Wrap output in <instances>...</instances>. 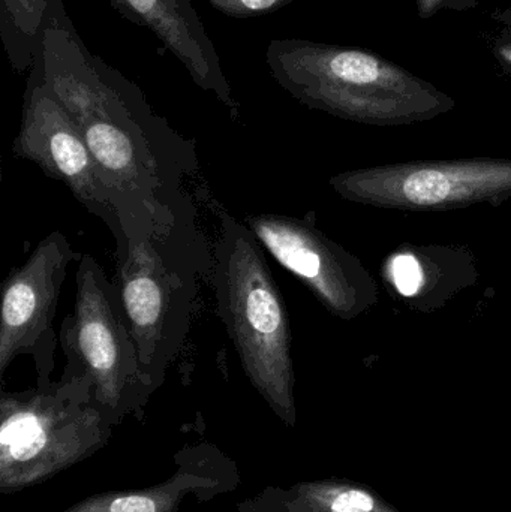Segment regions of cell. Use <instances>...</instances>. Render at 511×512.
<instances>
[{
    "label": "cell",
    "mask_w": 511,
    "mask_h": 512,
    "mask_svg": "<svg viewBox=\"0 0 511 512\" xmlns=\"http://www.w3.org/2000/svg\"><path fill=\"white\" fill-rule=\"evenodd\" d=\"M45 80L80 129L111 197L116 243L150 233L191 198L195 144L150 107L143 90L90 53L66 12L51 0L38 54Z\"/></svg>",
    "instance_id": "obj_1"
},
{
    "label": "cell",
    "mask_w": 511,
    "mask_h": 512,
    "mask_svg": "<svg viewBox=\"0 0 511 512\" xmlns=\"http://www.w3.org/2000/svg\"><path fill=\"white\" fill-rule=\"evenodd\" d=\"M120 300L152 391L182 351L191 325L198 280L213 256L189 200L150 233L116 243Z\"/></svg>",
    "instance_id": "obj_2"
},
{
    "label": "cell",
    "mask_w": 511,
    "mask_h": 512,
    "mask_svg": "<svg viewBox=\"0 0 511 512\" xmlns=\"http://www.w3.org/2000/svg\"><path fill=\"white\" fill-rule=\"evenodd\" d=\"M266 62L276 83L306 107L365 125L425 122L452 110L431 84L368 51L305 39H273Z\"/></svg>",
    "instance_id": "obj_3"
},
{
    "label": "cell",
    "mask_w": 511,
    "mask_h": 512,
    "mask_svg": "<svg viewBox=\"0 0 511 512\" xmlns=\"http://www.w3.org/2000/svg\"><path fill=\"white\" fill-rule=\"evenodd\" d=\"M263 251L245 222L219 213L212 270L219 316L252 387L293 427L296 378L290 313Z\"/></svg>",
    "instance_id": "obj_4"
},
{
    "label": "cell",
    "mask_w": 511,
    "mask_h": 512,
    "mask_svg": "<svg viewBox=\"0 0 511 512\" xmlns=\"http://www.w3.org/2000/svg\"><path fill=\"white\" fill-rule=\"evenodd\" d=\"M0 489L15 492L86 456L107 415L93 402L92 384L63 376L57 384L0 397Z\"/></svg>",
    "instance_id": "obj_5"
},
{
    "label": "cell",
    "mask_w": 511,
    "mask_h": 512,
    "mask_svg": "<svg viewBox=\"0 0 511 512\" xmlns=\"http://www.w3.org/2000/svg\"><path fill=\"white\" fill-rule=\"evenodd\" d=\"M75 283L74 312L60 325L59 342L66 357L63 376L87 379L99 409L107 417L119 414L152 391L141 372L119 289L87 254L78 258Z\"/></svg>",
    "instance_id": "obj_6"
},
{
    "label": "cell",
    "mask_w": 511,
    "mask_h": 512,
    "mask_svg": "<svg viewBox=\"0 0 511 512\" xmlns=\"http://www.w3.org/2000/svg\"><path fill=\"white\" fill-rule=\"evenodd\" d=\"M330 188L351 203L380 209L443 212L511 198V159L416 161L345 171Z\"/></svg>",
    "instance_id": "obj_7"
},
{
    "label": "cell",
    "mask_w": 511,
    "mask_h": 512,
    "mask_svg": "<svg viewBox=\"0 0 511 512\" xmlns=\"http://www.w3.org/2000/svg\"><path fill=\"white\" fill-rule=\"evenodd\" d=\"M245 224L261 246L302 280L336 318H359L380 300V288L368 268L314 222L263 213L248 216Z\"/></svg>",
    "instance_id": "obj_8"
},
{
    "label": "cell",
    "mask_w": 511,
    "mask_h": 512,
    "mask_svg": "<svg viewBox=\"0 0 511 512\" xmlns=\"http://www.w3.org/2000/svg\"><path fill=\"white\" fill-rule=\"evenodd\" d=\"M12 152L65 185L87 212L98 216L117 236L119 219L98 165L80 129L48 86L38 56L27 75L20 131Z\"/></svg>",
    "instance_id": "obj_9"
},
{
    "label": "cell",
    "mask_w": 511,
    "mask_h": 512,
    "mask_svg": "<svg viewBox=\"0 0 511 512\" xmlns=\"http://www.w3.org/2000/svg\"><path fill=\"white\" fill-rule=\"evenodd\" d=\"M81 254L65 234L53 231L41 240L21 267L11 270L0 304V376L12 361L30 355L38 385H48L59 336L54 331L57 304L69 264Z\"/></svg>",
    "instance_id": "obj_10"
},
{
    "label": "cell",
    "mask_w": 511,
    "mask_h": 512,
    "mask_svg": "<svg viewBox=\"0 0 511 512\" xmlns=\"http://www.w3.org/2000/svg\"><path fill=\"white\" fill-rule=\"evenodd\" d=\"M122 17L149 29L185 66L200 89L212 93L231 117H239L230 81L222 71L215 44L191 0H110Z\"/></svg>",
    "instance_id": "obj_11"
},
{
    "label": "cell",
    "mask_w": 511,
    "mask_h": 512,
    "mask_svg": "<svg viewBox=\"0 0 511 512\" xmlns=\"http://www.w3.org/2000/svg\"><path fill=\"white\" fill-rule=\"evenodd\" d=\"M384 277L405 303L432 312L476 282V259L461 246L402 245L386 259Z\"/></svg>",
    "instance_id": "obj_12"
},
{
    "label": "cell",
    "mask_w": 511,
    "mask_h": 512,
    "mask_svg": "<svg viewBox=\"0 0 511 512\" xmlns=\"http://www.w3.org/2000/svg\"><path fill=\"white\" fill-rule=\"evenodd\" d=\"M288 512H401L380 493L354 481H308L297 484L288 493Z\"/></svg>",
    "instance_id": "obj_13"
},
{
    "label": "cell",
    "mask_w": 511,
    "mask_h": 512,
    "mask_svg": "<svg viewBox=\"0 0 511 512\" xmlns=\"http://www.w3.org/2000/svg\"><path fill=\"white\" fill-rule=\"evenodd\" d=\"M50 2L0 0V39L17 74L29 72L35 62Z\"/></svg>",
    "instance_id": "obj_14"
},
{
    "label": "cell",
    "mask_w": 511,
    "mask_h": 512,
    "mask_svg": "<svg viewBox=\"0 0 511 512\" xmlns=\"http://www.w3.org/2000/svg\"><path fill=\"white\" fill-rule=\"evenodd\" d=\"M185 489L164 484L138 492L105 493L92 496L65 512H176Z\"/></svg>",
    "instance_id": "obj_15"
},
{
    "label": "cell",
    "mask_w": 511,
    "mask_h": 512,
    "mask_svg": "<svg viewBox=\"0 0 511 512\" xmlns=\"http://www.w3.org/2000/svg\"><path fill=\"white\" fill-rule=\"evenodd\" d=\"M291 2L294 0H209L215 11L239 20L272 14Z\"/></svg>",
    "instance_id": "obj_16"
},
{
    "label": "cell",
    "mask_w": 511,
    "mask_h": 512,
    "mask_svg": "<svg viewBox=\"0 0 511 512\" xmlns=\"http://www.w3.org/2000/svg\"><path fill=\"white\" fill-rule=\"evenodd\" d=\"M447 0H417L419 3V12L422 17H431L434 12H437Z\"/></svg>",
    "instance_id": "obj_17"
},
{
    "label": "cell",
    "mask_w": 511,
    "mask_h": 512,
    "mask_svg": "<svg viewBox=\"0 0 511 512\" xmlns=\"http://www.w3.org/2000/svg\"><path fill=\"white\" fill-rule=\"evenodd\" d=\"M498 53H500L501 59H503L504 62L509 63L511 66V45H507V47H501L500 50H498Z\"/></svg>",
    "instance_id": "obj_18"
}]
</instances>
